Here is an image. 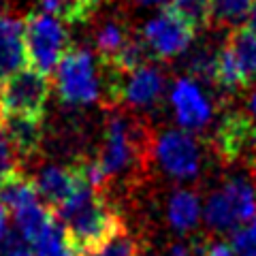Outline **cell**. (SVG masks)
Returning <instances> with one entry per match:
<instances>
[{
  "mask_svg": "<svg viewBox=\"0 0 256 256\" xmlns=\"http://www.w3.org/2000/svg\"><path fill=\"white\" fill-rule=\"evenodd\" d=\"M109 96L116 102H128L132 107H150L164 90V75L154 64L137 68L134 73L120 75L109 70Z\"/></svg>",
  "mask_w": 256,
  "mask_h": 256,
  "instance_id": "8",
  "label": "cell"
},
{
  "mask_svg": "<svg viewBox=\"0 0 256 256\" xmlns=\"http://www.w3.org/2000/svg\"><path fill=\"white\" fill-rule=\"evenodd\" d=\"M246 28H250L254 34H256V0L250 6V13H248V22H246Z\"/></svg>",
  "mask_w": 256,
  "mask_h": 256,
  "instance_id": "34",
  "label": "cell"
},
{
  "mask_svg": "<svg viewBox=\"0 0 256 256\" xmlns=\"http://www.w3.org/2000/svg\"><path fill=\"white\" fill-rule=\"evenodd\" d=\"M166 218H169L171 226L182 230V233L194 228L198 224V218H201V205H198L196 194L188 190L173 192L169 205H166Z\"/></svg>",
  "mask_w": 256,
  "mask_h": 256,
  "instance_id": "17",
  "label": "cell"
},
{
  "mask_svg": "<svg viewBox=\"0 0 256 256\" xmlns=\"http://www.w3.org/2000/svg\"><path fill=\"white\" fill-rule=\"evenodd\" d=\"M246 114L256 122V92L248 94V98H246Z\"/></svg>",
  "mask_w": 256,
  "mask_h": 256,
  "instance_id": "33",
  "label": "cell"
},
{
  "mask_svg": "<svg viewBox=\"0 0 256 256\" xmlns=\"http://www.w3.org/2000/svg\"><path fill=\"white\" fill-rule=\"evenodd\" d=\"M169 9L194 30H201L214 18V0H171Z\"/></svg>",
  "mask_w": 256,
  "mask_h": 256,
  "instance_id": "22",
  "label": "cell"
},
{
  "mask_svg": "<svg viewBox=\"0 0 256 256\" xmlns=\"http://www.w3.org/2000/svg\"><path fill=\"white\" fill-rule=\"evenodd\" d=\"M203 256H237L233 244L222 242V239H214V242L203 244Z\"/></svg>",
  "mask_w": 256,
  "mask_h": 256,
  "instance_id": "30",
  "label": "cell"
},
{
  "mask_svg": "<svg viewBox=\"0 0 256 256\" xmlns=\"http://www.w3.org/2000/svg\"><path fill=\"white\" fill-rule=\"evenodd\" d=\"M26 64V24L0 13V84Z\"/></svg>",
  "mask_w": 256,
  "mask_h": 256,
  "instance_id": "13",
  "label": "cell"
},
{
  "mask_svg": "<svg viewBox=\"0 0 256 256\" xmlns=\"http://www.w3.org/2000/svg\"><path fill=\"white\" fill-rule=\"evenodd\" d=\"M194 28L186 24L178 13H173L169 6L160 11L156 18H152L141 32V38L146 41L148 50L158 60L175 58L188 50L194 41Z\"/></svg>",
  "mask_w": 256,
  "mask_h": 256,
  "instance_id": "7",
  "label": "cell"
},
{
  "mask_svg": "<svg viewBox=\"0 0 256 256\" xmlns=\"http://www.w3.org/2000/svg\"><path fill=\"white\" fill-rule=\"evenodd\" d=\"M0 256H34V252H32V248L18 233V235L6 237L2 250H0Z\"/></svg>",
  "mask_w": 256,
  "mask_h": 256,
  "instance_id": "29",
  "label": "cell"
},
{
  "mask_svg": "<svg viewBox=\"0 0 256 256\" xmlns=\"http://www.w3.org/2000/svg\"><path fill=\"white\" fill-rule=\"evenodd\" d=\"M26 60L38 73L50 77L68 52V34L64 26L45 11L26 18Z\"/></svg>",
  "mask_w": 256,
  "mask_h": 256,
  "instance_id": "2",
  "label": "cell"
},
{
  "mask_svg": "<svg viewBox=\"0 0 256 256\" xmlns=\"http://www.w3.org/2000/svg\"><path fill=\"white\" fill-rule=\"evenodd\" d=\"M226 47L235 56L239 68H242V73L246 77V84L250 86L252 82H256V34L254 32L246 26L233 28V32L228 34Z\"/></svg>",
  "mask_w": 256,
  "mask_h": 256,
  "instance_id": "16",
  "label": "cell"
},
{
  "mask_svg": "<svg viewBox=\"0 0 256 256\" xmlns=\"http://www.w3.org/2000/svg\"><path fill=\"white\" fill-rule=\"evenodd\" d=\"M130 41L132 36L128 34V30L120 22L105 24L98 30V34H96V54H98V60L102 66H109Z\"/></svg>",
  "mask_w": 256,
  "mask_h": 256,
  "instance_id": "19",
  "label": "cell"
},
{
  "mask_svg": "<svg viewBox=\"0 0 256 256\" xmlns=\"http://www.w3.org/2000/svg\"><path fill=\"white\" fill-rule=\"evenodd\" d=\"M0 128L11 141L15 154L22 158H32L41 148L43 128L41 120L28 116H0Z\"/></svg>",
  "mask_w": 256,
  "mask_h": 256,
  "instance_id": "14",
  "label": "cell"
},
{
  "mask_svg": "<svg viewBox=\"0 0 256 256\" xmlns=\"http://www.w3.org/2000/svg\"><path fill=\"white\" fill-rule=\"evenodd\" d=\"M22 173L20 171V162H18V154L11 146V141L6 139L4 130L0 128V184L4 180L13 178V175Z\"/></svg>",
  "mask_w": 256,
  "mask_h": 256,
  "instance_id": "27",
  "label": "cell"
},
{
  "mask_svg": "<svg viewBox=\"0 0 256 256\" xmlns=\"http://www.w3.org/2000/svg\"><path fill=\"white\" fill-rule=\"evenodd\" d=\"M216 148L226 160L244 158L256 166V122L248 114H228L216 132Z\"/></svg>",
  "mask_w": 256,
  "mask_h": 256,
  "instance_id": "10",
  "label": "cell"
},
{
  "mask_svg": "<svg viewBox=\"0 0 256 256\" xmlns=\"http://www.w3.org/2000/svg\"><path fill=\"white\" fill-rule=\"evenodd\" d=\"M50 100V77L24 66L0 84V116H28L43 120Z\"/></svg>",
  "mask_w": 256,
  "mask_h": 256,
  "instance_id": "4",
  "label": "cell"
},
{
  "mask_svg": "<svg viewBox=\"0 0 256 256\" xmlns=\"http://www.w3.org/2000/svg\"><path fill=\"white\" fill-rule=\"evenodd\" d=\"M32 248H34V256H79L58 220L32 244Z\"/></svg>",
  "mask_w": 256,
  "mask_h": 256,
  "instance_id": "20",
  "label": "cell"
},
{
  "mask_svg": "<svg viewBox=\"0 0 256 256\" xmlns=\"http://www.w3.org/2000/svg\"><path fill=\"white\" fill-rule=\"evenodd\" d=\"M254 0H214V18L220 24L237 26L244 18H248Z\"/></svg>",
  "mask_w": 256,
  "mask_h": 256,
  "instance_id": "25",
  "label": "cell"
},
{
  "mask_svg": "<svg viewBox=\"0 0 256 256\" xmlns=\"http://www.w3.org/2000/svg\"><path fill=\"white\" fill-rule=\"evenodd\" d=\"M45 13L68 24H82L96 11L90 0H38Z\"/></svg>",
  "mask_w": 256,
  "mask_h": 256,
  "instance_id": "21",
  "label": "cell"
},
{
  "mask_svg": "<svg viewBox=\"0 0 256 256\" xmlns=\"http://www.w3.org/2000/svg\"><path fill=\"white\" fill-rule=\"evenodd\" d=\"M54 216L79 256L94 250L124 228L118 212L105 201L102 192L94 190L90 184H84L68 203L54 212Z\"/></svg>",
  "mask_w": 256,
  "mask_h": 256,
  "instance_id": "1",
  "label": "cell"
},
{
  "mask_svg": "<svg viewBox=\"0 0 256 256\" xmlns=\"http://www.w3.org/2000/svg\"><path fill=\"white\" fill-rule=\"evenodd\" d=\"M214 84L220 86L222 90H228V92H235L239 88L248 86L242 68H239L235 56L230 54L228 47H224V50H220V54H218V66H216Z\"/></svg>",
  "mask_w": 256,
  "mask_h": 256,
  "instance_id": "23",
  "label": "cell"
},
{
  "mask_svg": "<svg viewBox=\"0 0 256 256\" xmlns=\"http://www.w3.org/2000/svg\"><path fill=\"white\" fill-rule=\"evenodd\" d=\"M139 4H164V2H171V0H137Z\"/></svg>",
  "mask_w": 256,
  "mask_h": 256,
  "instance_id": "35",
  "label": "cell"
},
{
  "mask_svg": "<svg viewBox=\"0 0 256 256\" xmlns=\"http://www.w3.org/2000/svg\"><path fill=\"white\" fill-rule=\"evenodd\" d=\"M230 244H233L237 256H256V218L237 228Z\"/></svg>",
  "mask_w": 256,
  "mask_h": 256,
  "instance_id": "28",
  "label": "cell"
},
{
  "mask_svg": "<svg viewBox=\"0 0 256 256\" xmlns=\"http://www.w3.org/2000/svg\"><path fill=\"white\" fill-rule=\"evenodd\" d=\"M82 256H141L139 244L130 233L126 230V226L122 230H118L116 235H111L107 242H102L100 246H96L94 250L86 252Z\"/></svg>",
  "mask_w": 256,
  "mask_h": 256,
  "instance_id": "24",
  "label": "cell"
},
{
  "mask_svg": "<svg viewBox=\"0 0 256 256\" xmlns=\"http://www.w3.org/2000/svg\"><path fill=\"white\" fill-rule=\"evenodd\" d=\"M218 54L210 52L207 47L201 52H196L190 60V73L196 79H203V82H214L216 79V66H218Z\"/></svg>",
  "mask_w": 256,
  "mask_h": 256,
  "instance_id": "26",
  "label": "cell"
},
{
  "mask_svg": "<svg viewBox=\"0 0 256 256\" xmlns=\"http://www.w3.org/2000/svg\"><path fill=\"white\" fill-rule=\"evenodd\" d=\"M84 184L88 182L84 180L79 164L77 166H56V164L43 166L34 180L38 198H43L45 207H50L52 212L60 210L64 203H68Z\"/></svg>",
  "mask_w": 256,
  "mask_h": 256,
  "instance_id": "11",
  "label": "cell"
},
{
  "mask_svg": "<svg viewBox=\"0 0 256 256\" xmlns=\"http://www.w3.org/2000/svg\"><path fill=\"white\" fill-rule=\"evenodd\" d=\"M205 222L214 230L242 228L256 218V190L246 180H230L205 203Z\"/></svg>",
  "mask_w": 256,
  "mask_h": 256,
  "instance_id": "3",
  "label": "cell"
},
{
  "mask_svg": "<svg viewBox=\"0 0 256 256\" xmlns=\"http://www.w3.org/2000/svg\"><path fill=\"white\" fill-rule=\"evenodd\" d=\"M166 256H203V244L198 242H178L169 248Z\"/></svg>",
  "mask_w": 256,
  "mask_h": 256,
  "instance_id": "31",
  "label": "cell"
},
{
  "mask_svg": "<svg viewBox=\"0 0 256 256\" xmlns=\"http://www.w3.org/2000/svg\"><path fill=\"white\" fill-rule=\"evenodd\" d=\"M6 237H9V235H6V210L0 205V250H2Z\"/></svg>",
  "mask_w": 256,
  "mask_h": 256,
  "instance_id": "32",
  "label": "cell"
},
{
  "mask_svg": "<svg viewBox=\"0 0 256 256\" xmlns=\"http://www.w3.org/2000/svg\"><path fill=\"white\" fill-rule=\"evenodd\" d=\"M13 216H15V224H18V233L28 246L34 244L56 222L54 212L43 203H32L28 207H24V210L15 212Z\"/></svg>",
  "mask_w": 256,
  "mask_h": 256,
  "instance_id": "15",
  "label": "cell"
},
{
  "mask_svg": "<svg viewBox=\"0 0 256 256\" xmlns=\"http://www.w3.org/2000/svg\"><path fill=\"white\" fill-rule=\"evenodd\" d=\"M156 158L160 166L178 180L194 178L201 169V152L194 137L186 130H169L156 141Z\"/></svg>",
  "mask_w": 256,
  "mask_h": 256,
  "instance_id": "9",
  "label": "cell"
},
{
  "mask_svg": "<svg viewBox=\"0 0 256 256\" xmlns=\"http://www.w3.org/2000/svg\"><path fill=\"white\" fill-rule=\"evenodd\" d=\"M58 94L68 105H90L100 96V77L94 56L84 47H73L56 68Z\"/></svg>",
  "mask_w": 256,
  "mask_h": 256,
  "instance_id": "5",
  "label": "cell"
},
{
  "mask_svg": "<svg viewBox=\"0 0 256 256\" xmlns=\"http://www.w3.org/2000/svg\"><path fill=\"white\" fill-rule=\"evenodd\" d=\"M171 105L186 130H201L212 120V102L194 79H180L171 90Z\"/></svg>",
  "mask_w": 256,
  "mask_h": 256,
  "instance_id": "12",
  "label": "cell"
},
{
  "mask_svg": "<svg viewBox=\"0 0 256 256\" xmlns=\"http://www.w3.org/2000/svg\"><path fill=\"white\" fill-rule=\"evenodd\" d=\"M32 203H38V192L34 186V180H28L22 173H18L0 184V205L6 212L15 214Z\"/></svg>",
  "mask_w": 256,
  "mask_h": 256,
  "instance_id": "18",
  "label": "cell"
},
{
  "mask_svg": "<svg viewBox=\"0 0 256 256\" xmlns=\"http://www.w3.org/2000/svg\"><path fill=\"white\" fill-rule=\"evenodd\" d=\"M146 152V132L137 122H128L122 116H114L105 128V143L96 158L102 173L111 182L120 173L128 171Z\"/></svg>",
  "mask_w": 256,
  "mask_h": 256,
  "instance_id": "6",
  "label": "cell"
}]
</instances>
